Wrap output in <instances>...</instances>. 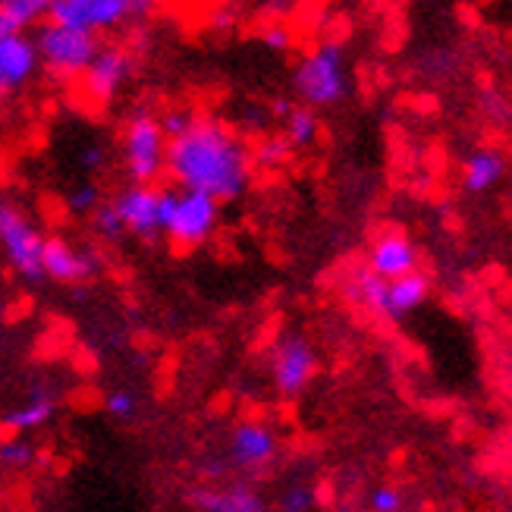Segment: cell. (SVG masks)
Listing matches in <instances>:
<instances>
[{"instance_id":"cell-27","label":"cell","mask_w":512,"mask_h":512,"mask_svg":"<svg viewBox=\"0 0 512 512\" xmlns=\"http://www.w3.org/2000/svg\"><path fill=\"white\" fill-rule=\"evenodd\" d=\"M101 202V192H98V186H92V183H85V186H79L73 195H70V211L73 214H88V211H95V205Z\"/></svg>"},{"instance_id":"cell-4","label":"cell","mask_w":512,"mask_h":512,"mask_svg":"<svg viewBox=\"0 0 512 512\" xmlns=\"http://www.w3.org/2000/svg\"><path fill=\"white\" fill-rule=\"evenodd\" d=\"M98 48H101V41L95 32L70 29V26H60V22H48L35 38L38 63H44V70L60 79L79 76L85 66L92 63Z\"/></svg>"},{"instance_id":"cell-10","label":"cell","mask_w":512,"mask_h":512,"mask_svg":"<svg viewBox=\"0 0 512 512\" xmlns=\"http://www.w3.org/2000/svg\"><path fill=\"white\" fill-rule=\"evenodd\" d=\"M41 271H44V277H51L57 283L92 280L101 274V258L92 249H76L66 239L54 236V239H44Z\"/></svg>"},{"instance_id":"cell-32","label":"cell","mask_w":512,"mask_h":512,"mask_svg":"<svg viewBox=\"0 0 512 512\" xmlns=\"http://www.w3.org/2000/svg\"><path fill=\"white\" fill-rule=\"evenodd\" d=\"M202 478H205V481H224V478H227V462H220V459L205 462V465H202Z\"/></svg>"},{"instance_id":"cell-8","label":"cell","mask_w":512,"mask_h":512,"mask_svg":"<svg viewBox=\"0 0 512 512\" xmlns=\"http://www.w3.org/2000/svg\"><path fill=\"white\" fill-rule=\"evenodd\" d=\"M44 16H48V22L98 35L123 26L129 19V7L126 0H51Z\"/></svg>"},{"instance_id":"cell-29","label":"cell","mask_w":512,"mask_h":512,"mask_svg":"<svg viewBox=\"0 0 512 512\" xmlns=\"http://www.w3.org/2000/svg\"><path fill=\"white\" fill-rule=\"evenodd\" d=\"M481 107H484V114L487 117H494V120H506L509 117V107H506V95L497 92V88H484V95H481Z\"/></svg>"},{"instance_id":"cell-6","label":"cell","mask_w":512,"mask_h":512,"mask_svg":"<svg viewBox=\"0 0 512 512\" xmlns=\"http://www.w3.org/2000/svg\"><path fill=\"white\" fill-rule=\"evenodd\" d=\"M0 246H4L13 271L19 277H26L32 283L44 280V271H41L44 236L32 227V220L26 214L16 211L7 202H0Z\"/></svg>"},{"instance_id":"cell-21","label":"cell","mask_w":512,"mask_h":512,"mask_svg":"<svg viewBox=\"0 0 512 512\" xmlns=\"http://www.w3.org/2000/svg\"><path fill=\"white\" fill-rule=\"evenodd\" d=\"M289 158H293V145H289L283 136H271V139H264L255 154H252V161L261 167V170H280L289 164Z\"/></svg>"},{"instance_id":"cell-38","label":"cell","mask_w":512,"mask_h":512,"mask_svg":"<svg viewBox=\"0 0 512 512\" xmlns=\"http://www.w3.org/2000/svg\"><path fill=\"white\" fill-rule=\"evenodd\" d=\"M4 311H7V302H4V296H0V315H4Z\"/></svg>"},{"instance_id":"cell-37","label":"cell","mask_w":512,"mask_h":512,"mask_svg":"<svg viewBox=\"0 0 512 512\" xmlns=\"http://www.w3.org/2000/svg\"><path fill=\"white\" fill-rule=\"evenodd\" d=\"M286 110H289V101H277V114L286 117Z\"/></svg>"},{"instance_id":"cell-25","label":"cell","mask_w":512,"mask_h":512,"mask_svg":"<svg viewBox=\"0 0 512 512\" xmlns=\"http://www.w3.org/2000/svg\"><path fill=\"white\" fill-rule=\"evenodd\" d=\"M261 44L267 51H277V54H283V51H289L296 44V38H293V32H289L283 22H271V26H264L261 29Z\"/></svg>"},{"instance_id":"cell-33","label":"cell","mask_w":512,"mask_h":512,"mask_svg":"<svg viewBox=\"0 0 512 512\" xmlns=\"http://www.w3.org/2000/svg\"><path fill=\"white\" fill-rule=\"evenodd\" d=\"M161 0H126V7H129V16H148L154 13V7H158Z\"/></svg>"},{"instance_id":"cell-34","label":"cell","mask_w":512,"mask_h":512,"mask_svg":"<svg viewBox=\"0 0 512 512\" xmlns=\"http://www.w3.org/2000/svg\"><path fill=\"white\" fill-rule=\"evenodd\" d=\"M101 164H104V151H101L98 145L85 148V154H82V167H85V170H98Z\"/></svg>"},{"instance_id":"cell-28","label":"cell","mask_w":512,"mask_h":512,"mask_svg":"<svg viewBox=\"0 0 512 512\" xmlns=\"http://www.w3.org/2000/svg\"><path fill=\"white\" fill-rule=\"evenodd\" d=\"M371 509L374 512H399L403 509V491H399V487H377L371 494Z\"/></svg>"},{"instance_id":"cell-18","label":"cell","mask_w":512,"mask_h":512,"mask_svg":"<svg viewBox=\"0 0 512 512\" xmlns=\"http://www.w3.org/2000/svg\"><path fill=\"white\" fill-rule=\"evenodd\" d=\"M54 418V393L44 387V384H35L32 393H29V403L13 409L7 418H4V428L7 431H38L44 428L48 421Z\"/></svg>"},{"instance_id":"cell-3","label":"cell","mask_w":512,"mask_h":512,"mask_svg":"<svg viewBox=\"0 0 512 512\" xmlns=\"http://www.w3.org/2000/svg\"><path fill=\"white\" fill-rule=\"evenodd\" d=\"M296 95L308 107H333L343 104L352 92L346 51L340 41H324L315 51L305 54L296 66Z\"/></svg>"},{"instance_id":"cell-17","label":"cell","mask_w":512,"mask_h":512,"mask_svg":"<svg viewBox=\"0 0 512 512\" xmlns=\"http://www.w3.org/2000/svg\"><path fill=\"white\" fill-rule=\"evenodd\" d=\"M506 176V158L494 148H478L472 151L462 164V189L481 195L487 189H494Z\"/></svg>"},{"instance_id":"cell-39","label":"cell","mask_w":512,"mask_h":512,"mask_svg":"<svg viewBox=\"0 0 512 512\" xmlns=\"http://www.w3.org/2000/svg\"><path fill=\"white\" fill-rule=\"evenodd\" d=\"M0 443H4V425H0Z\"/></svg>"},{"instance_id":"cell-26","label":"cell","mask_w":512,"mask_h":512,"mask_svg":"<svg viewBox=\"0 0 512 512\" xmlns=\"http://www.w3.org/2000/svg\"><path fill=\"white\" fill-rule=\"evenodd\" d=\"M311 506H315V491H308V487H289L280 497L283 512H308Z\"/></svg>"},{"instance_id":"cell-2","label":"cell","mask_w":512,"mask_h":512,"mask_svg":"<svg viewBox=\"0 0 512 512\" xmlns=\"http://www.w3.org/2000/svg\"><path fill=\"white\" fill-rule=\"evenodd\" d=\"M220 202L195 189H158V224L176 252L205 246L217 230Z\"/></svg>"},{"instance_id":"cell-7","label":"cell","mask_w":512,"mask_h":512,"mask_svg":"<svg viewBox=\"0 0 512 512\" xmlns=\"http://www.w3.org/2000/svg\"><path fill=\"white\" fill-rule=\"evenodd\" d=\"M318 374V352L311 346V340H305L302 333H289V337H280L271 355V377L274 387L286 396L296 399L299 393H305V387L315 381Z\"/></svg>"},{"instance_id":"cell-36","label":"cell","mask_w":512,"mask_h":512,"mask_svg":"<svg viewBox=\"0 0 512 512\" xmlns=\"http://www.w3.org/2000/svg\"><path fill=\"white\" fill-rule=\"evenodd\" d=\"M13 32H22L19 26H16V19L0 7V38H7V35H13Z\"/></svg>"},{"instance_id":"cell-15","label":"cell","mask_w":512,"mask_h":512,"mask_svg":"<svg viewBox=\"0 0 512 512\" xmlns=\"http://www.w3.org/2000/svg\"><path fill=\"white\" fill-rule=\"evenodd\" d=\"M368 267L384 280L403 277L415 267H421V252L415 249V242L403 233H384L381 239L371 246Z\"/></svg>"},{"instance_id":"cell-11","label":"cell","mask_w":512,"mask_h":512,"mask_svg":"<svg viewBox=\"0 0 512 512\" xmlns=\"http://www.w3.org/2000/svg\"><path fill=\"white\" fill-rule=\"evenodd\" d=\"M277 456V434L264 421H242L230 437V462L242 472H258Z\"/></svg>"},{"instance_id":"cell-35","label":"cell","mask_w":512,"mask_h":512,"mask_svg":"<svg viewBox=\"0 0 512 512\" xmlns=\"http://www.w3.org/2000/svg\"><path fill=\"white\" fill-rule=\"evenodd\" d=\"M299 4H302V0H267V10H274V13L286 16V13L299 10Z\"/></svg>"},{"instance_id":"cell-24","label":"cell","mask_w":512,"mask_h":512,"mask_svg":"<svg viewBox=\"0 0 512 512\" xmlns=\"http://www.w3.org/2000/svg\"><path fill=\"white\" fill-rule=\"evenodd\" d=\"M136 409H139V399H136V393H129V390H114V393L104 396V412L110 418L129 421L132 415H136Z\"/></svg>"},{"instance_id":"cell-12","label":"cell","mask_w":512,"mask_h":512,"mask_svg":"<svg viewBox=\"0 0 512 512\" xmlns=\"http://www.w3.org/2000/svg\"><path fill=\"white\" fill-rule=\"evenodd\" d=\"M38 70V51L35 41L22 32L0 38V98L16 95Z\"/></svg>"},{"instance_id":"cell-23","label":"cell","mask_w":512,"mask_h":512,"mask_svg":"<svg viewBox=\"0 0 512 512\" xmlns=\"http://www.w3.org/2000/svg\"><path fill=\"white\" fill-rule=\"evenodd\" d=\"M92 214H95V230H98L104 239H120V236L126 233V224H123V217H120L117 205H104V202H98Z\"/></svg>"},{"instance_id":"cell-30","label":"cell","mask_w":512,"mask_h":512,"mask_svg":"<svg viewBox=\"0 0 512 512\" xmlns=\"http://www.w3.org/2000/svg\"><path fill=\"white\" fill-rule=\"evenodd\" d=\"M158 123H161V129H164V136H167V139H176L180 132L189 129L192 114H186V110H167V114H164Z\"/></svg>"},{"instance_id":"cell-31","label":"cell","mask_w":512,"mask_h":512,"mask_svg":"<svg viewBox=\"0 0 512 512\" xmlns=\"http://www.w3.org/2000/svg\"><path fill=\"white\" fill-rule=\"evenodd\" d=\"M211 29L214 32H230L233 26H236V7H230V4H224V7H217L214 13H211Z\"/></svg>"},{"instance_id":"cell-14","label":"cell","mask_w":512,"mask_h":512,"mask_svg":"<svg viewBox=\"0 0 512 512\" xmlns=\"http://www.w3.org/2000/svg\"><path fill=\"white\" fill-rule=\"evenodd\" d=\"M114 205H117L129 233H136V236H142L148 242L161 233V224H158V189H151V183L129 186Z\"/></svg>"},{"instance_id":"cell-40","label":"cell","mask_w":512,"mask_h":512,"mask_svg":"<svg viewBox=\"0 0 512 512\" xmlns=\"http://www.w3.org/2000/svg\"><path fill=\"white\" fill-rule=\"evenodd\" d=\"M0 4H10V0H0Z\"/></svg>"},{"instance_id":"cell-20","label":"cell","mask_w":512,"mask_h":512,"mask_svg":"<svg viewBox=\"0 0 512 512\" xmlns=\"http://www.w3.org/2000/svg\"><path fill=\"white\" fill-rule=\"evenodd\" d=\"M384 277H377L371 267H362L359 274L352 277V283H349V299L355 302V305H362V308H368L371 315H381V302H384Z\"/></svg>"},{"instance_id":"cell-19","label":"cell","mask_w":512,"mask_h":512,"mask_svg":"<svg viewBox=\"0 0 512 512\" xmlns=\"http://www.w3.org/2000/svg\"><path fill=\"white\" fill-rule=\"evenodd\" d=\"M318 117H315V107H289L286 110V132H283V139L293 145V148H311L318 142Z\"/></svg>"},{"instance_id":"cell-16","label":"cell","mask_w":512,"mask_h":512,"mask_svg":"<svg viewBox=\"0 0 512 512\" xmlns=\"http://www.w3.org/2000/svg\"><path fill=\"white\" fill-rule=\"evenodd\" d=\"M189 506L202 509V512H261L264 500L255 494L249 484H233L227 491H192Z\"/></svg>"},{"instance_id":"cell-9","label":"cell","mask_w":512,"mask_h":512,"mask_svg":"<svg viewBox=\"0 0 512 512\" xmlns=\"http://www.w3.org/2000/svg\"><path fill=\"white\" fill-rule=\"evenodd\" d=\"M132 73V60L123 48H98V54L92 57V63L85 66L79 73L82 76V92L85 98L107 107L110 101L117 98V92L123 88V82Z\"/></svg>"},{"instance_id":"cell-22","label":"cell","mask_w":512,"mask_h":512,"mask_svg":"<svg viewBox=\"0 0 512 512\" xmlns=\"http://www.w3.org/2000/svg\"><path fill=\"white\" fill-rule=\"evenodd\" d=\"M0 462L7 469H29L35 462V447L22 437H4V443H0Z\"/></svg>"},{"instance_id":"cell-13","label":"cell","mask_w":512,"mask_h":512,"mask_svg":"<svg viewBox=\"0 0 512 512\" xmlns=\"http://www.w3.org/2000/svg\"><path fill=\"white\" fill-rule=\"evenodd\" d=\"M431 296V277L415 267V271L393 277L384 283V302H381V318L387 321H403L412 311H418Z\"/></svg>"},{"instance_id":"cell-5","label":"cell","mask_w":512,"mask_h":512,"mask_svg":"<svg viewBox=\"0 0 512 512\" xmlns=\"http://www.w3.org/2000/svg\"><path fill=\"white\" fill-rule=\"evenodd\" d=\"M123 151H126V173L132 183H154L164 170V151H167V136L161 123L145 110H139L129 120L126 136H123Z\"/></svg>"},{"instance_id":"cell-1","label":"cell","mask_w":512,"mask_h":512,"mask_svg":"<svg viewBox=\"0 0 512 512\" xmlns=\"http://www.w3.org/2000/svg\"><path fill=\"white\" fill-rule=\"evenodd\" d=\"M164 170H170L183 189L205 192L224 205L246 195L252 183V154L220 120L192 117L186 132L167 139Z\"/></svg>"}]
</instances>
